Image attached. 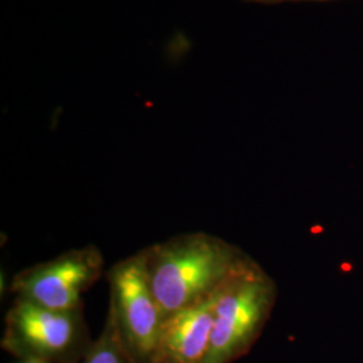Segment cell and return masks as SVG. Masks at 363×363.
I'll list each match as a JSON object with an SVG mask.
<instances>
[{"label":"cell","instance_id":"obj_1","mask_svg":"<svg viewBox=\"0 0 363 363\" xmlns=\"http://www.w3.org/2000/svg\"><path fill=\"white\" fill-rule=\"evenodd\" d=\"M145 269L166 316L211 296L247 256L211 234L172 237L143 249Z\"/></svg>","mask_w":363,"mask_h":363},{"label":"cell","instance_id":"obj_2","mask_svg":"<svg viewBox=\"0 0 363 363\" xmlns=\"http://www.w3.org/2000/svg\"><path fill=\"white\" fill-rule=\"evenodd\" d=\"M276 288L253 259H242L216 291L208 355L202 363H232L253 346L272 310Z\"/></svg>","mask_w":363,"mask_h":363},{"label":"cell","instance_id":"obj_3","mask_svg":"<svg viewBox=\"0 0 363 363\" xmlns=\"http://www.w3.org/2000/svg\"><path fill=\"white\" fill-rule=\"evenodd\" d=\"M91 343L82 307L52 310L16 298L6 315L1 347L23 362L77 363Z\"/></svg>","mask_w":363,"mask_h":363},{"label":"cell","instance_id":"obj_4","mask_svg":"<svg viewBox=\"0 0 363 363\" xmlns=\"http://www.w3.org/2000/svg\"><path fill=\"white\" fill-rule=\"evenodd\" d=\"M109 312L135 363H152L164 313L145 269L143 250L121 259L108 272Z\"/></svg>","mask_w":363,"mask_h":363},{"label":"cell","instance_id":"obj_5","mask_svg":"<svg viewBox=\"0 0 363 363\" xmlns=\"http://www.w3.org/2000/svg\"><path fill=\"white\" fill-rule=\"evenodd\" d=\"M104 259L96 247L72 249L18 273L11 283L16 298L52 310L82 307V294L101 276Z\"/></svg>","mask_w":363,"mask_h":363},{"label":"cell","instance_id":"obj_6","mask_svg":"<svg viewBox=\"0 0 363 363\" xmlns=\"http://www.w3.org/2000/svg\"><path fill=\"white\" fill-rule=\"evenodd\" d=\"M216 292L166 316L152 363H202L208 355Z\"/></svg>","mask_w":363,"mask_h":363},{"label":"cell","instance_id":"obj_7","mask_svg":"<svg viewBox=\"0 0 363 363\" xmlns=\"http://www.w3.org/2000/svg\"><path fill=\"white\" fill-rule=\"evenodd\" d=\"M81 363H135L117 330L113 315L108 311L104 328Z\"/></svg>","mask_w":363,"mask_h":363},{"label":"cell","instance_id":"obj_8","mask_svg":"<svg viewBox=\"0 0 363 363\" xmlns=\"http://www.w3.org/2000/svg\"><path fill=\"white\" fill-rule=\"evenodd\" d=\"M247 3H257V4H276L284 1H325V0H241Z\"/></svg>","mask_w":363,"mask_h":363},{"label":"cell","instance_id":"obj_9","mask_svg":"<svg viewBox=\"0 0 363 363\" xmlns=\"http://www.w3.org/2000/svg\"><path fill=\"white\" fill-rule=\"evenodd\" d=\"M23 363H42V362H23Z\"/></svg>","mask_w":363,"mask_h":363}]
</instances>
